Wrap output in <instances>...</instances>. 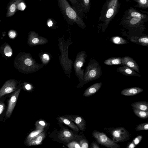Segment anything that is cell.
<instances>
[{
  "label": "cell",
  "instance_id": "6da1fadb",
  "mask_svg": "<svg viewBox=\"0 0 148 148\" xmlns=\"http://www.w3.org/2000/svg\"><path fill=\"white\" fill-rule=\"evenodd\" d=\"M119 0H106L103 5L99 18L102 22V31L104 32L118 12L120 8Z\"/></svg>",
  "mask_w": 148,
  "mask_h": 148
},
{
  "label": "cell",
  "instance_id": "7a4b0ae2",
  "mask_svg": "<svg viewBox=\"0 0 148 148\" xmlns=\"http://www.w3.org/2000/svg\"><path fill=\"white\" fill-rule=\"evenodd\" d=\"M57 1L61 12L68 23L72 24L75 23L82 27H85L82 19L67 0H57Z\"/></svg>",
  "mask_w": 148,
  "mask_h": 148
},
{
  "label": "cell",
  "instance_id": "3957f363",
  "mask_svg": "<svg viewBox=\"0 0 148 148\" xmlns=\"http://www.w3.org/2000/svg\"><path fill=\"white\" fill-rule=\"evenodd\" d=\"M24 53H18L15 58L13 64L15 68L18 71L24 73L27 71V67L31 66L33 62Z\"/></svg>",
  "mask_w": 148,
  "mask_h": 148
},
{
  "label": "cell",
  "instance_id": "277c9868",
  "mask_svg": "<svg viewBox=\"0 0 148 148\" xmlns=\"http://www.w3.org/2000/svg\"><path fill=\"white\" fill-rule=\"evenodd\" d=\"M109 131L112 138V140L115 143L126 141L130 138L129 132L124 127L108 128Z\"/></svg>",
  "mask_w": 148,
  "mask_h": 148
},
{
  "label": "cell",
  "instance_id": "5b68a950",
  "mask_svg": "<svg viewBox=\"0 0 148 148\" xmlns=\"http://www.w3.org/2000/svg\"><path fill=\"white\" fill-rule=\"evenodd\" d=\"M93 137L100 144L111 148H119L120 146L109 138L104 133L97 130L93 131Z\"/></svg>",
  "mask_w": 148,
  "mask_h": 148
},
{
  "label": "cell",
  "instance_id": "8992f818",
  "mask_svg": "<svg viewBox=\"0 0 148 148\" xmlns=\"http://www.w3.org/2000/svg\"><path fill=\"white\" fill-rule=\"evenodd\" d=\"M101 74V70L97 62H94L89 66L86 75L85 81L86 82L96 80L99 78Z\"/></svg>",
  "mask_w": 148,
  "mask_h": 148
},
{
  "label": "cell",
  "instance_id": "52a82bcc",
  "mask_svg": "<svg viewBox=\"0 0 148 148\" xmlns=\"http://www.w3.org/2000/svg\"><path fill=\"white\" fill-rule=\"evenodd\" d=\"M18 81L12 79L7 80L0 89V98L16 90Z\"/></svg>",
  "mask_w": 148,
  "mask_h": 148
},
{
  "label": "cell",
  "instance_id": "ba28073f",
  "mask_svg": "<svg viewBox=\"0 0 148 148\" xmlns=\"http://www.w3.org/2000/svg\"><path fill=\"white\" fill-rule=\"evenodd\" d=\"M21 90L20 88L16 90L13 93L9 100L8 106L6 113V116L7 118L10 117L12 113Z\"/></svg>",
  "mask_w": 148,
  "mask_h": 148
},
{
  "label": "cell",
  "instance_id": "9c48e42d",
  "mask_svg": "<svg viewBox=\"0 0 148 148\" xmlns=\"http://www.w3.org/2000/svg\"><path fill=\"white\" fill-rule=\"evenodd\" d=\"M25 0H10L7 7L6 16L10 17L13 16L16 12L19 4Z\"/></svg>",
  "mask_w": 148,
  "mask_h": 148
},
{
  "label": "cell",
  "instance_id": "30bf717a",
  "mask_svg": "<svg viewBox=\"0 0 148 148\" xmlns=\"http://www.w3.org/2000/svg\"><path fill=\"white\" fill-rule=\"evenodd\" d=\"M148 19H144L140 17H134L128 19H122V23L130 27H137L143 25Z\"/></svg>",
  "mask_w": 148,
  "mask_h": 148
},
{
  "label": "cell",
  "instance_id": "8fae6325",
  "mask_svg": "<svg viewBox=\"0 0 148 148\" xmlns=\"http://www.w3.org/2000/svg\"><path fill=\"white\" fill-rule=\"evenodd\" d=\"M134 17H139L146 19L148 18L147 15L138 11L136 9L130 7V8L125 12L122 19H128Z\"/></svg>",
  "mask_w": 148,
  "mask_h": 148
},
{
  "label": "cell",
  "instance_id": "7c38bea8",
  "mask_svg": "<svg viewBox=\"0 0 148 148\" xmlns=\"http://www.w3.org/2000/svg\"><path fill=\"white\" fill-rule=\"evenodd\" d=\"M64 116L75 123L80 130L84 131L85 130L86 121L83 118L78 115H64Z\"/></svg>",
  "mask_w": 148,
  "mask_h": 148
},
{
  "label": "cell",
  "instance_id": "4fadbf2b",
  "mask_svg": "<svg viewBox=\"0 0 148 148\" xmlns=\"http://www.w3.org/2000/svg\"><path fill=\"white\" fill-rule=\"evenodd\" d=\"M121 64L127 66L138 73H140L138 65L135 61L131 57L125 56L121 58Z\"/></svg>",
  "mask_w": 148,
  "mask_h": 148
},
{
  "label": "cell",
  "instance_id": "5bb4252c",
  "mask_svg": "<svg viewBox=\"0 0 148 148\" xmlns=\"http://www.w3.org/2000/svg\"><path fill=\"white\" fill-rule=\"evenodd\" d=\"M58 138L61 140L68 142L74 139L75 137L72 132L64 128L59 133Z\"/></svg>",
  "mask_w": 148,
  "mask_h": 148
},
{
  "label": "cell",
  "instance_id": "9a60e30c",
  "mask_svg": "<svg viewBox=\"0 0 148 148\" xmlns=\"http://www.w3.org/2000/svg\"><path fill=\"white\" fill-rule=\"evenodd\" d=\"M117 72L127 76H136L140 77V74L133 69L125 65L119 67L116 69Z\"/></svg>",
  "mask_w": 148,
  "mask_h": 148
},
{
  "label": "cell",
  "instance_id": "2e32d148",
  "mask_svg": "<svg viewBox=\"0 0 148 148\" xmlns=\"http://www.w3.org/2000/svg\"><path fill=\"white\" fill-rule=\"evenodd\" d=\"M143 90L140 87H134L125 89L121 92V94L126 96L135 95L142 92Z\"/></svg>",
  "mask_w": 148,
  "mask_h": 148
},
{
  "label": "cell",
  "instance_id": "e0dca14e",
  "mask_svg": "<svg viewBox=\"0 0 148 148\" xmlns=\"http://www.w3.org/2000/svg\"><path fill=\"white\" fill-rule=\"evenodd\" d=\"M102 85L101 82L95 83L88 88L84 91L83 95L88 97L94 95L100 88Z\"/></svg>",
  "mask_w": 148,
  "mask_h": 148
},
{
  "label": "cell",
  "instance_id": "ac0fdd59",
  "mask_svg": "<svg viewBox=\"0 0 148 148\" xmlns=\"http://www.w3.org/2000/svg\"><path fill=\"white\" fill-rule=\"evenodd\" d=\"M12 49L10 45L6 42H4L0 47V53L3 57H10L12 54Z\"/></svg>",
  "mask_w": 148,
  "mask_h": 148
},
{
  "label": "cell",
  "instance_id": "d6986e66",
  "mask_svg": "<svg viewBox=\"0 0 148 148\" xmlns=\"http://www.w3.org/2000/svg\"><path fill=\"white\" fill-rule=\"evenodd\" d=\"M45 134L42 132L36 136L28 140H26V143L29 146L39 145L41 144L45 138Z\"/></svg>",
  "mask_w": 148,
  "mask_h": 148
},
{
  "label": "cell",
  "instance_id": "ffe728a7",
  "mask_svg": "<svg viewBox=\"0 0 148 148\" xmlns=\"http://www.w3.org/2000/svg\"><path fill=\"white\" fill-rule=\"evenodd\" d=\"M71 2L73 8L76 11L80 17L82 19L84 11L79 0H69Z\"/></svg>",
  "mask_w": 148,
  "mask_h": 148
},
{
  "label": "cell",
  "instance_id": "44dd1931",
  "mask_svg": "<svg viewBox=\"0 0 148 148\" xmlns=\"http://www.w3.org/2000/svg\"><path fill=\"white\" fill-rule=\"evenodd\" d=\"M130 40L132 42L140 45L147 47L148 46L147 36H143L140 37L132 36L130 38Z\"/></svg>",
  "mask_w": 148,
  "mask_h": 148
},
{
  "label": "cell",
  "instance_id": "7402d4cb",
  "mask_svg": "<svg viewBox=\"0 0 148 148\" xmlns=\"http://www.w3.org/2000/svg\"><path fill=\"white\" fill-rule=\"evenodd\" d=\"M131 106L133 109L148 111V103L147 101H136L132 103Z\"/></svg>",
  "mask_w": 148,
  "mask_h": 148
},
{
  "label": "cell",
  "instance_id": "603a6c76",
  "mask_svg": "<svg viewBox=\"0 0 148 148\" xmlns=\"http://www.w3.org/2000/svg\"><path fill=\"white\" fill-rule=\"evenodd\" d=\"M58 120L60 122L67 125L73 130L77 131L79 129L77 126L70 119L64 116L59 117Z\"/></svg>",
  "mask_w": 148,
  "mask_h": 148
},
{
  "label": "cell",
  "instance_id": "cb8c5ba5",
  "mask_svg": "<svg viewBox=\"0 0 148 148\" xmlns=\"http://www.w3.org/2000/svg\"><path fill=\"white\" fill-rule=\"evenodd\" d=\"M104 63L109 66L120 64H121V58L120 57L111 58L106 60Z\"/></svg>",
  "mask_w": 148,
  "mask_h": 148
},
{
  "label": "cell",
  "instance_id": "d4e9b609",
  "mask_svg": "<svg viewBox=\"0 0 148 148\" xmlns=\"http://www.w3.org/2000/svg\"><path fill=\"white\" fill-rule=\"evenodd\" d=\"M133 111L135 114L138 117L146 119L148 117V111L133 109Z\"/></svg>",
  "mask_w": 148,
  "mask_h": 148
},
{
  "label": "cell",
  "instance_id": "484cf974",
  "mask_svg": "<svg viewBox=\"0 0 148 148\" xmlns=\"http://www.w3.org/2000/svg\"><path fill=\"white\" fill-rule=\"evenodd\" d=\"M137 3V4L134 5L140 8L145 9L148 8V0H132Z\"/></svg>",
  "mask_w": 148,
  "mask_h": 148
},
{
  "label": "cell",
  "instance_id": "4316f807",
  "mask_svg": "<svg viewBox=\"0 0 148 148\" xmlns=\"http://www.w3.org/2000/svg\"><path fill=\"white\" fill-rule=\"evenodd\" d=\"M79 1L82 7L84 12H88L90 8V0H79Z\"/></svg>",
  "mask_w": 148,
  "mask_h": 148
},
{
  "label": "cell",
  "instance_id": "83f0119b",
  "mask_svg": "<svg viewBox=\"0 0 148 148\" xmlns=\"http://www.w3.org/2000/svg\"><path fill=\"white\" fill-rule=\"evenodd\" d=\"M111 41L113 43L119 45L126 44L127 42L126 40L118 36L112 37L111 38Z\"/></svg>",
  "mask_w": 148,
  "mask_h": 148
},
{
  "label": "cell",
  "instance_id": "f1b7e54d",
  "mask_svg": "<svg viewBox=\"0 0 148 148\" xmlns=\"http://www.w3.org/2000/svg\"><path fill=\"white\" fill-rule=\"evenodd\" d=\"M47 125L46 123L43 121H37L35 123L36 130L43 129Z\"/></svg>",
  "mask_w": 148,
  "mask_h": 148
},
{
  "label": "cell",
  "instance_id": "f546056e",
  "mask_svg": "<svg viewBox=\"0 0 148 148\" xmlns=\"http://www.w3.org/2000/svg\"><path fill=\"white\" fill-rule=\"evenodd\" d=\"M44 130H35L32 132L27 137L26 140H28L31 139L38 135L40 133L43 132Z\"/></svg>",
  "mask_w": 148,
  "mask_h": 148
},
{
  "label": "cell",
  "instance_id": "4dcf8cb0",
  "mask_svg": "<svg viewBox=\"0 0 148 148\" xmlns=\"http://www.w3.org/2000/svg\"><path fill=\"white\" fill-rule=\"evenodd\" d=\"M148 129V123H145L139 124L136 126L135 129L137 131L147 130Z\"/></svg>",
  "mask_w": 148,
  "mask_h": 148
},
{
  "label": "cell",
  "instance_id": "1f68e13d",
  "mask_svg": "<svg viewBox=\"0 0 148 148\" xmlns=\"http://www.w3.org/2000/svg\"><path fill=\"white\" fill-rule=\"evenodd\" d=\"M80 145L81 148H87L88 147V141L85 139H82L80 141Z\"/></svg>",
  "mask_w": 148,
  "mask_h": 148
},
{
  "label": "cell",
  "instance_id": "d6a6232c",
  "mask_svg": "<svg viewBox=\"0 0 148 148\" xmlns=\"http://www.w3.org/2000/svg\"><path fill=\"white\" fill-rule=\"evenodd\" d=\"M143 136L142 135L138 136L133 139L132 142L136 145H137L140 142Z\"/></svg>",
  "mask_w": 148,
  "mask_h": 148
},
{
  "label": "cell",
  "instance_id": "836d02e7",
  "mask_svg": "<svg viewBox=\"0 0 148 148\" xmlns=\"http://www.w3.org/2000/svg\"><path fill=\"white\" fill-rule=\"evenodd\" d=\"M8 34L9 37L11 38H14L16 36V32L12 30L9 31Z\"/></svg>",
  "mask_w": 148,
  "mask_h": 148
},
{
  "label": "cell",
  "instance_id": "e575fe53",
  "mask_svg": "<svg viewBox=\"0 0 148 148\" xmlns=\"http://www.w3.org/2000/svg\"><path fill=\"white\" fill-rule=\"evenodd\" d=\"M83 58H82V60L77 62L76 64V66L79 69H80L83 66L84 63Z\"/></svg>",
  "mask_w": 148,
  "mask_h": 148
},
{
  "label": "cell",
  "instance_id": "d590c367",
  "mask_svg": "<svg viewBox=\"0 0 148 148\" xmlns=\"http://www.w3.org/2000/svg\"><path fill=\"white\" fill-rule=\"evenodd\" d=\"M53 18H49L48 20V21H47V24L48 25V26L49 27H50L52 26L53 25Z\"/></svg>",
  "mask_w": 148,
  "mask_h": 148
},
{
  "label": "cell",
  "instance_id": "8d00e7d4",
  "mask_svg": "<svg viewBox=\"0 0 148 148\" xmlns=\"http://www.w3.org/2000/svg\"><path fill=\"white\" fill-rule=\"evenodd\" d=\"M43 59L45 61H48L49 60V56L47 54H44L43 55Z\"/></svg>",
  "mask_w": 148,
  "mask_h": 148
},
{
  "label": "cell",
  "instance_id": "74e56055",
  "mask_svg": "<svg viewBox=\"0 0 148 148\" xmlns=\"http://www.w3.org/2000/svg\"><path fill=\"white\" fill-rule=\"evenodd\" d=\"M127 146V147L128 148H134L136 146L133 142L130 143Z\"/></svg>",
  "mask_w": 148,
  "mask_h": 148
},
{
  "label": "cell",
  "instance_id": "f35d334b",
  "mask_svg": "<svg viewBox=\"0 0 148 148\" xmlns=\"http://www.w3.org/2000/svg\"><path fill=\"white\" fill-rule=\"evenodd\" d=\"M91 147L92 148H99L100 147L95 142H93L91 144Z\"/></svg>",
  "mask_w": 148,
  "mask_h": 148
},
{
  "label": "cell",
  "instance_id": "ab89813d",
  "mask_svg": "<svg viewBox=\"0 0 148 148\" xmlns=\"http://www.w3.org/2000/svg\"><path fill=\"white\" fill-rule=\"evenodd\" d=\"M25 88L27 90H30L32 88V86L30 84H27L25 85Z\"/></svg>",
  "mask_w": 148,
  "mask_h": 148
},
{
  "label": "cell",
  "instance_id": "60d3db41",
  "mask_svg": "<svg viewBox=\"0 0 148 148\" xmlns=\"http://www.w3.org/2000/svg\"><path fill=\"white\" fill-rule=\"evenodd\" d=\"M4 108V105L2 103H0V114H1L3 112Z\"/></svg>",
  "mask_w": 148,
  "mask_h": 148
},
{
  "label": "cell",
  "instance_id": "b9f144b4",
  "mask_svg": "<svg viewBox=\"0 0 148 148\" xmlns=\"http://www.w3.org/2000/svg\"><path fill=\"white\" fill-rule=\"evenodd\" d=\"M39 41V40L37 38H34L32 40V42L33 44H36Z\"/></svg>",
  "mask_w": 148,
  "mask_h": 148
},
{
  "label": "cell",
  "instance_id": "7bdbcfd3",
  "mask_svg": "<svg viewBox=\"0 0 148 148\" xmlns=\"http://www.w3.org/2000/svg\"><path fill=\"white\" fill-rule=\"evenodd\" d=\"M129 0H126V1H128Z\"/></svg>",
  "mask_w": 148,
  "mask_h": 148
},
{
  "label": "cell",
  "instance_id": "ee69618b",
  "mask_svg": "<svg viewBox=\"0 0 148 148\" xmlns=\"http://www.w3.org/2000/svg\"><path fill=\"white\" fill-rule=\"evenodd\" d=\"M42 0H39V1H41Z\"/></svg>",
  "mask_w": 148,
  "mask_h": 148
},
{
  "label": "cell",
  "instance_id": "f6af8a7d",
  "mask_svg": "<svg viewBox=\"0 0 148 148\" xmlns=\"http://www.w3.org/2000/svg\"><path fill=\"white\" fill-rule=\"evenodd\" d=\"M0 22H1V20H0Z\"/></svg>",
  "mask_w": 148,
  "mask_h": 148
}]
</instances>
